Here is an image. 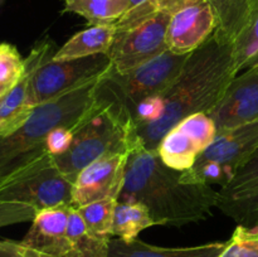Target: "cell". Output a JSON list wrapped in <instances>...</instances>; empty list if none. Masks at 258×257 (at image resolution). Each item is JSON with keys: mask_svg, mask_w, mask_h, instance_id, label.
<instances>
[{"mask_svg": "<svg viewBox=\"0 0 258 257\" xmlns=\"http://www.w3.org/2000/svg\"><path fill=\"white\" fill-rule=\"evenodd\" d=\"M237 76L233 43L212 35L191 52L175 80L155 97L144 101L133 115L138 145L156 151L161 139L188 116L211 113Z\"/></svg>", "mask_w": 258, "mask_h": 257, "instance_id": "6da1fadb", "label": "cell"}, {"mask_svg": "<svg viewBox=\"0 0 258 257\" xmlns=\"http://www.w3.org/2000/svg\"><path fill=\"white\" fill-rule=\"evenodd\" d=\"M118 201L144 204L158 226L181 227L212 216L218 191L206 184L183 183L181 171L166 166L156 151L138 146L128 154Z\"/></svg>", "mask_w": 258, "mask_h": 257, "instance_id": "7a4b0ae2", "label": "cell"}, {"mask_svg": "<svg viewBox=\"0 0 258 257\" xmlns=\"http://www.w3.org/2000/svg\"><path fill=\"white\" fill-rule=\"evenodd\" d=\"M101 77L35 106L24 122L9 133L0 134V185L48 155L47 141L55 128H76L80 125L95 105Z\"/></svg>", "mask_w": 258, "mask_h": 257, "instance_id": "3957f363", "label": "cell"}, {"mask_svg": "<svg viewBox=\"0 0 258 257\" xmlns=\"http://www.w3.org/2000/svg\"><path fill=\"white\" fill-rule=\"evenodd\" d=\"M133 120L120 107L98 100L73 133L67 150L52 156L63 175L75 184L81 171L98 159L130 154L138 148Z\"/></svg>", "mask_w": 258, "mask_h": 257, "instance_id": "277c9868", "label": "cell"}, {"mask_svg": "<svg viewBox=\"0 0 258 257\" xmlns=\"http://www.w3.org/2000/svg\"><path fill=\"white\" fill-rule=\"evenodd\" d=\"M188 55L168 49L155 59L128 72H115L111 67L98 81L96 97L115 103L133 120L140 103L158 96L175 80Z\"/></svg>", "mask_w": 258, "mask_h": 257, "instance_id": "5b68a950", "label": "cell"}, {"mask_svg": "<svg viewBox=\"0 0 258 257\" xmlns=\"http://www.w3.org/2000/svg\"><path fill=\"white\" fill-rule=\"evenodd\" d=\"M258 150V120L217 131L211 145L202 151L190 169L181 171V181L224 186Z\"/></svg>", "mask_w": 258, "mask_h": 257, "instance_id": "8992f818", "label": "cell"}, {"mask_svg": "<svg viewBox=\"0 0 258 257\" xmlns=\"http://www.w3.org/2000/svg\"><path fill=\"white\" fill-rule=\"evenodd\" d=\"M73 183L44 155L0 185V202L27 204L35 212L72 203ZM72 207V206H71Z\"/></svg>", "mask_w": 258, "mask_h": 257, "instance_id": "52a82bcc", "label": "cell"}, {"mask_svg": "<svg viewBox=\"0 0 258 257\" xmlns=\"http://www.w3.org/2000/svg\"><path fill=\"white\" fill-rule=\"evenodd\" d=\"M54 53L45 57L33 72L28 96V103L32 108L81 87L111 70L107 54L54 60Z\"/></svg>", "mask_w": 258, "mask_h": 257, "instance_id": "ba28073f", "label": "cell"}, {"mask_svg": "<svg viewBox=\"0 0 258 257\" xmlns=\"http://www.w3.org/2000/svg\"><path fill=\"white\" fill-rule=\"evenodd\" d=\"M170 18V13L159 12L138 27L116 32L107 53L112 70L120 73L128 72L166 52V32Z\"/></svg>", "mask_w": 258, "mask_h": 257, "instance_id": "9c48e42d", "label": "cell"}, {"mask_svg": "<svg viewBox=\"0 0 258 257\" xmlns=\"http://www.w3.org/2000/svg\"><path fill=\"white\" fill-rule=\"evenodd\" d=\"M217 29V19L207 0H186L171 13L166 32L168 49L190 54L208 42Z\"/></svg>", "mask_w": 258, "mask_h": 257, "instance_id": "30bf717a", "label": "cell"}, {"mask_svg": "<svg viewBox=\"0 0 258 257\" xmlns=\"http://www.w3.org/2000/svg\"><path fill=\"white\" fill-rule=\"evenodd\" d=\"M128 154L106 156L86 166L73 184L72 208L107 198L118 199L125 181Z\"/></svg>", "mask_w": 258, "mask_h": 257, "instance_id": "8fae6325", "label": "cell"}, {"mask_svg": "<svg viewBox=\"0 0 258 257\" xmlns=\"http://www.w3.org/2000/svg\"><path fill=\"white\" fill-rule=\"evenodd\" d=\"M217 208L237 224L258 227V150L218 190Z\"/></svg>", "mask_w": 258, "mask_h": 257, "instance_id": "7c38bea8", "label": "cell"}, {"mask_svg": "<svg viewBox=\"0 0 258 257\" xmlns=\"http://www.w3.org/2000/svg\"><path fill=\"white\" fill-rule=\"evenodd\" d=\"M211 117L217 131L258 120V65L237 75Z\"/></svg>", "mask_w": 258, "mask_h": 257, "instance_id": "4fadbf2b", "label": "cell"}, {"mask_svg": "<svg viewBox=\"0 0 258 257\" xmlns=\"http://www.w3.org/2000/svg\"><path fill=\"white\" fill-rule=\"evenodd\" d=\"M57 52L50 39L38 42L25 58V71L22 77L0 97V134L9 133L24 122L34 107L28 103L29 85L33 72L40 62L50 53Z\"/></svg>", "mask_w": 258, "mask_h": 257, "instance_id": "5bb4252c", "label": "cell"}, {"mask_svg": "<svg viewBox=\"0 0 258 257\" xmlns=\"http://www.w3.org/2000/svg\"><path fill=\"white\" fill-rule=\"evenodd\" d=\"M72 207L63 204L37 212L22 242L50 257H67L70 253L67 227Z\"/></svg>", "mask_w": 258, "mask_h": 257, "instance_id": "9a60e30c", "label": "cell"}, {"mask_svg": "<svg viewBox=\"0 0 258 257\" xmlns=\"http://www.w3.org/2000/svg\"><path fill=\"white\" fill-rule=\"evenodd\" d=\"M224 246L226 242H212L194 247L165 248L145 243L140 239L125 242L112 237L107 257H218Z\"/></svg>", "mask_w": 258, "mask_h": 257, "instance_id": "2e32d148", "label": "cell"}, {"mask_svg": "<svg viewBox=\"0 0 258 257\" xmlns=\"http://www.w3.org/2000/svg\"><path fill=\"white\" fill-rule=\"evenodd\" d=\"M115 24L90 25L87 29L76 33L53 55L54 60H70L107 54L115 39Z\"/></svg>", "mask_w": 258, "mask_h": 257, "instance_id": "e0dca14e", "label": "cell"}, {"mask_svg": "<svg viewBox=\"0 0 258 257\" xmlns=\"http://www.w3.org/2000/svg\"><path fill=\"white\" fill-rule=\"evenodd\" d=\"M217 19L214 35L233 43L258 7V0H207Z\"/></svg>", "mask_w": 258, "mask_h": 257, "instance_id": "ac0fdd59", "label": "cell"}, {"mask_svg": "<svg viewBox=\"0 0 258 257\" xmlns=\"http://www.w3.org/2000/svg\"><path fill=\"white\" fill-rule=\"evenodd\" d=\"M67 237L70 253L67 257H107L110 239L93 233L80 216L77 209L72 208L68 218Z\"/></svg>", "mask_w": 258, "mask_h": 257, "instance_id": "d6986e66", "label": "cell"}, {"mask_svg": "<svg viewBox=\"0 0 258 257\" xmlns=\"http://www.w3.org/2000/svg\"><path fill=\"white\" fill-rule=\"evenodd\" d=\"M156 153L166 166L174 170L185 171L194 165L201 151L179 126H174L161 139Z\"/></svg>", "mask_w": 258, "mask_h": 257, "instance_id": "ffe728a7", "label": "cell"}, {"mask_svg": "<svg viewBox=\"0 0 258 257\" xmlns=\"http://www.w3.org/2000/svg\"><path fill=\"white\" fill-rule=\"evenodd\" d=\"M158 226L148 208L138 202H117L113 214L112 237L131 242L138 239L140 232Z\"/></svg>", "mask_w": 258, "mask_h": 257, "instance_id": "44dd1931", "label": "cell"}, {"mask_svg": "<svg viewBox=\"0 0 258 257\" xmlns=\"http://www.w3.org/2000/svg\"><path fill=\"white\" fill-rule=\"evenodd\" d=\"M233 57L237 75L258 65V7L233 42Z\"/></svg>", "mask_w": 258, "mask_h": 257, "instance_id": "7402d4cb", "label": "cell"}, {"mask_svg": "<svg viewBox=\"0 0 258 257\" xmlns=\"http://www.w3.org/2000/svg\"><path fill=\"white\" fill-rule=\"evenodd\" d=\"M118 199L107 198L92 202L77 209L88 229L98 236L112 237L113 214Z\"/></svg>", "mask_w": 258, "mask_h": 257, "instance_id": "603a6c76", "label": "cell"}, {"mask_svg": "<svg viewBox=\"0 0 258 257\" xmlns=\"http://www.w3.org/2000/svg\"><path fill=\"white\" fill-rule=\"evenodd\" d=\"M62 13H73L87 20L88 25L113 24V0H64Z\"/></svg>", "mask_w": 258, "mask_h": 257, "instance_id": "cb8c5ba5", "label": "cell"}, {"mask_svg": "<svg viewBox=\"0 0 258 257\" xmlns=\"http://www.w3.org/2000/svg\"><path fill=\"white\" fill-rule=\"evenodd\" d=\"M198 146L199 151H204L217 135V126L209 113L198 112L184 118L178 125Z\"/></svg>", "mask_w": 258, "mask_h": 257, "instance_id": "d4e9b609", "label": "cell"}, {"mask_svg": "<svg viewBox=\"0 0 258 257\" xmlns=\"http://www.w3.org/2000/svg\"><path fill=\"white\" fill-rule=\"evenodd\" d=\"M218 257H258V227L249 228L237 224Z\"/></svg>", "mask_w": 258, "mask_h": 257, "instance_id": "484cf974", "label": "cell"}, {"mask_svg": "<svg viewBox=\"0 0 258 257\" xmlns=\"http://www.w3.org/2000/svg\"><path fill=\"white\" fill-rule=\"evenodd\" d=\"M25 71V58L10 43H0V83L14 85Z\"/></svg>", "mask_w": 258, "mask_h": 257, "instance_id": "4316f807", "label": "cell"}, {"mask_svg": "<svg viewBox=\"0 0 258 257\" xmlns=\"http://www.w3.org/2000/svg\"><path fill=\"white\" fill-rule=\"evenodd\" d=\"M37 212L27 204L0 202V224L3 227L20 222L33 221Z\"/></svg>", "mask_w": 258, "mask_h": 257, "instance_id": "83f0119b", "label": "cell"}, {"mask_svg": "<svg viewBox=\"0 0 258 257\" xmlns=\"http://www.w3.org/2000/svg\"><path fill=\"white\" fill-rule=\"evenodd\" d=\"M44 253L25 246L22 241H0V257H42Z\"/></svg>", "mask_w": 258, "mask_h": 257, "instance_id": "f1b7e54d", "label": "cell"}, {"mask_svg": "<svg viewBox=\"0 0 258 257\" xmlns=\"http://www.w3.org/2000/svg\"><path fill=\"white\" fill-rule=\"evenodd\" d=\"M148 2L149 0H113V12H115L116 19L118 20L126 13L146 4Z\"/></svg>", "mask_w": 258, "mask_h": 257, "instance_id": "f546056e", "label": "cell"}, {"mask_svg": "<svg viewBox=\"0 0 258 257\" xmlns=\"http://www.w3.org/2000/svg\"><path fill=\"white\" fill-rule=\"evenodd\" d=\"M185 2L186 0H153L154 5H155L159 12H168L170 14L175 12Z\"/></svg>", "mask_w": 258, "mask_h": 257, "instance_id": "4dcf8cb0", "label": "cell"}, {"mask_svg": "<svg viewBox=\"0 0 258 257\" xmlns=\"http://www.w3.org/2000/svg\"><path fill=\"white\" fill-rule=\"evenodd\" d=\"M13 85H4V83H0V97H2L3 95H4L5 92H7L8 90H9L10 87H12Z\"/></svg>", "mask_w": 258, "mask_h": 257, "instance_id": "1f68e13d", "label": "cell"}, {"mask_svg": "<svg viewBox=\"0 0 258 257\" xmlns=\"http://www.w3.org/2000/svg\"><path fill=\"white\" fill-rule=\"evenodd\" d=\"M42 257H50V256H48V254H43Z\"/></svg>", "mask_w": 258, "mask_h": 257, "instance_id": "d6a6232c", "label": "cell"}, {"mask_svg": "<svg viewBox=\"0 0 258 257\" xmlns=\"http://www.w3.org/2000/svg\"><path fill=\"white\" fill-rule=\"evenodd\" d=\"M2 3H3V0H0V4H2Z\"/></svg>", "mask_w": 258, "mask_h": 257, "instance_id": "836d02e7", "label": "cell"}, {"mask_svg": "<svg viewBox=\"0 0 258 257\" xmlns=\"http://www.w3.org/2000/svg\"><path fill=\"white\" fill-rule=\"evenodd\" d=\"M0 227H3V226H2V224H0Z\"/></svg>", "mask_w": 258, "mask_h": 257, "instance_id": "e575fe53", "label": "cell"}]
</instances>
